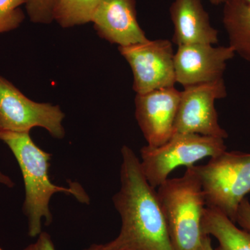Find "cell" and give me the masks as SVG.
I'll use <instances>...</instances> for the list:
<instances>
[{"label":"cell","mask_w":250,"mask_h":250,"mask_svg":"<svg viewBox=\"0 0 250 250\" xmlns=\"http://www.w3.org/2000/svg\"><path fill=\"white\" fill-rule=\"evenodd\" d=\"M84 250H123L117 249L110 246L108 243L106 244H93L90 246L89 248Z\"/></svg>","instance_id":"22"},{"label":"cell","mask_w":250,"mask_h":250,"mask_svg":"<svg viewBox=\"0 0 250 250\" xmlns=\"http://www.w3.org/2000/svg\"><path fill=\"white\" fill-rule=\"evenodd\" d=\"M118 49L132 70L133 89L136 94L174 87L177 83L170 41L148 40Z\"/></svg>","instance_id":"8"},{"label":"cell","mask_w":250,"mask_h":250,"mask_svg":"<svg viewBox=\"0 0 250 250\" xmlns=\"http://www.w3.org/2000/svg\"><path fill=\"white\" fill-rule=\"evenodd\" d=\"M220 210L206 207L202 231L218 241L215 250H250V233L236 225Z\"/></svg>","instance_id":"14"},{"label":"cell","mask_w":250,"mask_h":250,"mask_svg":"<svg viewBox=\"0 0 250 250\" xmlns=\"http://www.w3.org/2000/svg\"><path fill=\"white\" fill-rule=\"evenodd\" d=\"M0 141L11 149L22 172L25 190L22 211L27 218L29 236L34 238L42 232V219L47 226L52 223L49 202L54 194L65 192L82 203L89 204V197L80 184L72 182L70 187H64L51 182L49 169L52 154L41 149L29 132L0 131Z\"/></svg>","instance_id":"2"},{"label":"cell","mask_w":250,"mask_h":250,"mask_svg":"<svg viewBox=\"0 0 250 250\" xmlns=\"http://www.w3.org/2000/svg\"><path fill=\"white\" fill-rule=\"evenodd\" d=\"M241 1H245V2L248 3V4H250V0H241Z\"/></svg>","instance_id":"24"},{"label":"cell","mask_w":250,"mask_h":250,"mask_svg":"<svg viewBox=\"0 0 250 250\" xmlns=\"http://www.w3.org/2000/svg\"><path fill=\"white\" fill-rule=\"evenodd\" d=\"M0 184L6 186V187L10 188H11L14 187L15 186L14 182H13L12 179L10 178L9 176L3 173L1 170H0Z\"/></svg>","instance_id":"20"},{"label":"cell","mask_w":250,"mask_h":250,"mask_svg":"<svg viewBox=\"0 0 250 250\" xmlns=\"http://www.w3.org/2000/svg\"><path fill=\"white\" fill-rule=\"evenodd\" d=\"M104 0H56L53 21L62 28L91 22L97 9Z\"/></svg>","instance_id":"15"},{"label":"cell","mask_w":250,"mask_h":250,"mask_svg":"<svg viewBox=\"0 0 250 250\" xmlns=\"http://www.w3.org/2000/svg\"><path fill=\"white\" fill-rule=\"evenodd\" d=\"M197 250H215L212 247L211 240H210L209 236L206 235L204 237L201 245Z\"/></svg>","instance_id":"21"},{"label":"cell","mask_w":250,"mask_h":250,"mask_svg":"<svg viewBox=\"0 0 250 250\" xmlns=\"http://www.w3.org/2000/svg\"><path fill=\"white\" fill-rule=\"evenodd\" d=\"M91 22L100 37L119 47L149 40L138 22L136 0H104Z\"/></svg>","instance_id":"11"},{"label":"cell","mask_w":250,"mask_h":250,"mask_svg":"<svg viewBox=\"0 0 250 250\" xmlns=\"http://www.w3.org/2000/svg\"><path fill=\"white\" fill-rule=\"evenodd\" d=\"M64 118L58 105L33 101L0 75V131L29 132L41 127L54 139H62L65 135Z\"/></svg>","instance_id":"6"},{"label":"cell","mask_w":250,"mask_h":250,"mask_svg":"<svg viewBox=\"0 0 250 250\" xmlns=\"http://www.w3.org/2000/svg\"><path fill=\"white\" fill-rule=\"evenodd\" d=\"M225 139L195 134H177L157 147L141 149V166L149 184L155 188L168 179L177 167L195 166L205 157H214L226 151Z\"/></svg>","instance_id":"5"},{"label":"cell","mask_w":250,"mask_h":250,"mask_svg":"<svg viewBox=\"0 0 250 250\" xmlns=\"http://www.w3.org/2000/svg\"><path fill=\"white\" fill-rule=\"evenodd\" d=\"M0 250H1V248H0Z\"/></svg>","instance_id":"25"},{"label":"cell","mask_w":250,"mask_h":250,"mask_svg":"<svg viewBox=\"0 0 250 250\" xmlns=\"http://www.w3.org/2000/svg\"><path fill=\"white\" fill-rule=\"evenodd\" d=\"M170 15L176 45L218 43V31L212 27L202 0H174Z\"/></svg>","instance_id":"12"},{"label":"cell","mask_w":250,"mask_h":250,"mask_svg":"<svg viewBox=\"0 0 250 250\" xmlns=\"http://www.w3.org/2000/svg\"><path fill=\"white\" fill-rule=\"evenodd\" d=\"M212 4L218 6V5L224 4L226 0H208Z\"/></svg>","instance_id":"23"},{"label":"cell","mask_w":250,"mask_h":250,"mask_svg":"<svg viewBox=\"0 0 250 250\" xmlns=\"http://www.w3.org/2000/svg\"><path fill=\"white\" fill-rule=\"evenodd\" d=\"M235 55L234 50L229 45H179L174 57L176 82L185 88L221 80L227 63Z\"/></svg>","instance_id":"10"},{"label":"cell","mask_w":250,"mask_h":250,"mask_svg":"<svg viewBox=\"0 0 250 250\" xmlns=\"http://www.w3.org/2000/svg\"><path fill=\"white\" fill-rule=\"evenodd\" d=\"M227 95L224 79L185 87L181 91L172 136L195 134L226 139L228 134L219 125L215 102Z\"/></svg>","instance_id":"7"},{"label":"cell","mask_w":250,"mask_h":250,"mask_svg":"<svg viewBox=\"0 0 250 250\" xmlns=\"http://www.w3.org/2000/svg\"><path fill=\"white\" fill-rule=\"evenodd\" d=\"M26 11L31 22L49 24L53 22V9L56 0H24Z\"/></svg>","instance_id":"17"},{"label":"cell","mask_w":250,"mask_h":250,"mask_svg":"<svg viewBox=\"0 0 250 250\" xmlns=\"http://www.w3.org/2000/svg\"><path fill=\"white\" fill-rule=\"evenodd\" d=\"M156 193L174 250H197L206 235V208L201 182L192 166L183 177L167 179Z\"/></svg>","instance_id":"3"},{"label":"cell","mask_w":250,"mask_h":250,"mask_svg":"<svg viewBox=\"0 0 250 250\" xmlns=\"http://www.w3.org/2000/svg\"><path fill=\"white\" fill-rule=\"evenodd\" d=\"M236 223L250 233V202L247 198L242 201L238 207Z\"/></svg>","instance_id":"18"},{"label":"cell","mask_w":250,"mask_h":250,"mask_svg":"<svg viewBox=\"0 0 250 250\" xmlns=\"http://www.w3.org/2000/svg\"><path fill=\"white\" fill-rule=\"evenodd\" d=\"M24 0H0V34L17 29L25 18Z\"/></svg>","instance_id":"16"},{"label":"cell","mask_w":250,"mask_h":250,"mask_svg":"<svg viewBox=\"0 0 250 250\" xmlns=\"http://www.w3.org/2000/svg\"><path fill=\"white\" fill-rule=\"evenodd\" d=\"M192 167L201 182L206 205L236 223L238 207L250 192V153L226 150L205 165Z\"/></svg>","instance_id":"4"},{"label":"cell","mask_w":250,"mask_h":250,"mask_svg":"<svg viewBox=\"0 0 250 250\" xmlns=\"http://www.w3.org/2000/svg\"><path fill=\"white\" fill-rule=\"evenodd\" d=\"M223 5V24L229 45L250 62V4L241 0H226Z\"/></svg>","instance_id":"13"},{"label":"cell","mask_w":250,"mask_h":250,"mask_svg":"<svg viewBox=\"0 0 250 250\" xmlns=\"http://www.w3.org/2000/svg\"><path fill=\"white\" fill-rule=\"evenodd\" d=\"M35 243H31L22 250H56L52 238L48 233L42 231Z\"/></svg>","instance_id":"19"},{"label":"cell","mask_w":250,"mask_h":250,"mask_svg":"<svg viewBox=\"0 0 250 250\" xmlns=\"http://www.w3.org/2000/svg\"><path fill=\"white\" fill-rule=\"evenodd\" d=\"M180 96L174 86L136 95L135 114L148 147H159L172 138Z\"/></svg>","instance_id":"9"},{"label":"cell","mask_w":250,"mask_h":250,"mask_svg":"<svg viewBox=\"0 0 250 250\" xmlns=\"http://www.w3.org/2000/svg\"><path fill=\"white\" fill-rule=\"evenodd\" d=\"M121 188L113 202L121 215L119 235L108 243L123 250H174L155 188L143 174L134 151L121 149Z\"/></svg>","instance_id":"1"}]
</instances>
